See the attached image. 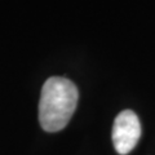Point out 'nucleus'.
I'll use <instances>...</instances> for the list:
<instances>
[{"label": "nucleus", "mask_w": 155, "mask_h": 155, "mask_svg": "<svg viewBox=\"0 0 155 155\" xmlns=\"http://www.w3.org/2000/svg\"><path fill=\"white\" fill-rule=\"evenodd\" d=\"M76 85L66 78L52 76L41 89L39 102V122L47 132H58L70 122L76 109Z\"/></svg>", "instance_id": "1"}, {"label": "nucleus", "mask_w": 155, "mask_h": 155, "mask_svg": "<svg viewBox=\"0 0 155 155\" xmlns=\"http://www.w3.org/2000/svg\"><path fill=\"white\" fill-rule=\"evenodd\" d=\"M141 137V123L132 110H124L115 118L113 125V143L120 155L130 153Z\"/></svg>", "instance_id": "2"}]
</instances>
